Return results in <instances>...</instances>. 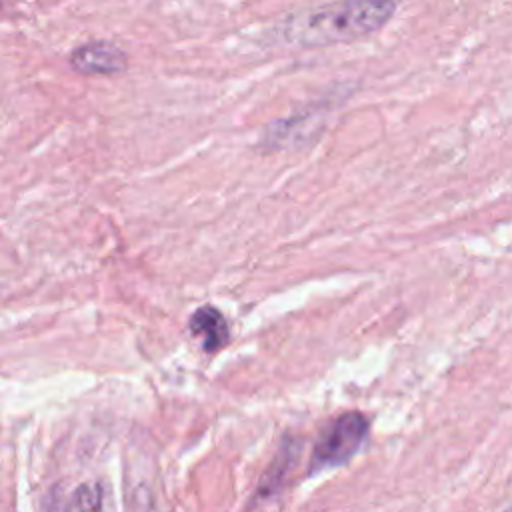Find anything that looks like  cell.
Wrapping results in <instances>:
<instances>
[{"label": "cell", "instance_id": "7a4b0ae2", "mask_svg": "<svg viewBox=\"0 0 512 512\" xmlns=\"http://www.w3.org/2000/svg\"><path fill=\"white\" fill-rule=\"evenodd\" d=\"M370 422L362 412H344L334 418L316 440L310 456V474L352 460L368 438Z\"/></svg>", "mask_w": 512, "mask_h": 512}, {"label": "cell", "instance_id": "6da1fadb", "mask_svg": "<svg viewBox=\"0 0 512 512\" xmlns=\"http://www.w3.org/2000/svg\"><path fill=\"white\" fill-rule=\"evenodd\" d=\"M396 0H332L288 14L278 40L290 48H326L380 32L396 14Z\"/></svg>", "mask_w": 512, "mask_h": 512}, {"label": "cell", "instance_id": "5b68a950", "mask_svg": "<svg viewBox=\"0 0 512 512\" xmlns=\"http://www.w3.org/2000/svg\"><path fill=\"white\" fill-rule=\"evenodd\" d=\"M100 506H102V490L96 484L80 486L68 502V508H80V510H96Z\"/></svg>", "mask_w": 512, "mask_h": 512}, {"label": "cell", "instance_id": "277c9868", "mask_svg": "<svg viewBox=\"0 0 512 512\" xmlns=\"http://www.w3.org/2000/svg\"><path fill=\"white\" fill-rule=\"evenodd\" d=\"M190 332L194 336L202 338V348L204 352H218L228 344V322L222 316V312L214 306H200L192 316H190Z\"/></svg>", "mask_w": 512, "mask_h": 512}, {"label": "cell", "instance_id": "3957f363", "mask_svg": "<svg viewBox=\"0 0 512 512\" xmlns=\"http://www.w3.org/2000/svg\"><path fill=\"white\" fill-rule=\"evenodd\" d=\"M68 64L82 76H112L128 68V56L110 40H90L70 52Z\"/></svg>", "mask_w": 512, "mask_h": 512}, {"label": "cell", "instance_id": "8992f818", "mask_svg": "<svg viewBox=\"0 0 512 512\" xmlns=\"http://www.w3.org/2000/svg\"><path fill=\"white\" fill-rule=\"evenodd\" d=\"M508 508H512V504H508Z\"/></svg>", "mask_w": 512, "mask_h": 512}]
</instances>
